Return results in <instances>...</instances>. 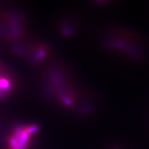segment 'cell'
I'll return each mask as SVG.
<instances>
[]
</instances>
